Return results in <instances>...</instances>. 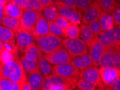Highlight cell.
<instances>
[{"label": "cell", "instance_id": "6da1fadb", "mask_svg": "<svg viewBox=\"0 0 120 90\" xmlns=\"http://www.w3.org/2000/svg\"><path fill=\"white\" fill-rule=\"evenodd\" d=\"M2 76L19 84L21 90L22 86L27 80L26 73L19 59L3 65Z\"/></svg>", "mask_w": 120, "mask_h": 90}, {"label": "cell", "instance_id": "7a4b0ae2", "mask_svg": "<svg viewBox=\"0 0 120 90\" xmlns=\"http://www.w3.org/2000/svg\"><path fill=\"white\" fill-rule=\"evenodd\" d=\"M78 79L66 78L57 74L45 78L42 90H71L75 89Z\"/></svg>", "mask_w": 120, "mask_h": 90}, {"label": "cell", "instance_id": "3957f363", "mask_svg": "<svg viewBox=\"0 0 120 90\" xmlns=\"http://www.w3.org/2000/svg\"><path fill=\"white\" fill-rule=\"evenodd\" d=\"M120 45L105 47L104 52L99 60L98 66L120 69Z\"/></svg>", "mask_w": 120, "mask_h": 90}, {"label": "cell", "instance_id": "277c9868", "mask_svg": "<svg viewBox=\"0 0 120 90\" xmlns=\"http://www.w3.org/2000/svg\"><path fill=\"white\" fill-rule=\"evenodd\" d=\"M35 40L40 50L45 54L51 53L62 47L61 42L63 38L51 33L39 37Z\"/></svg>", "mask_w": 120, "mask_h": 90}, {"label": "cell", "instance_id": "5b68a950", "mask_svg": "<svg viewBox=\"0 0 120 90\" xmlns=\"http://www.w3.org/2000/svg\"><path fill=\"white\" fill-rule=\"evenodd\" d=\"M61 46L68 52L72 59L88 54V47L84 41L79 38L72 39L65 38L63 39Z\"/></svg>", "mask_w": 120, "mask_h": 90}, {"label": "cell", "instance_id": "8992f818", "mask_svg": "<svg viewBox=\"0 0 120 90\" xmlns=\"http://www.w3.org/2000/svg\"><path fill=\"white\" fill-rule=\"evenodd\" d=\"M95 36L104 47L120 45V27H114L109 30L102 31Z\"/></svg>", "mask_w": 120, "mask_h": 90}, {"label": "cell", "instance_id": "52a82bcc", "mask_svg": "<svg viewBox=\"0 0 120 90\" xmlns=\"http://www.w3.org/2000/svg\"><path fill=\"white\" fill-rule=\"evenodd\" d=\"M43 15L41 12L24 9L20 18V27L32 34L36 23L39 18Z\"/></svg>", "mask_w": 120, "mask_h": 90}, {"label": "cell", "instance_id": "ba28073f", "mask_svg": "<svg viewBox=\"0 0 120 90\" xmlns=\"http://www.w3.org/2000/svg\"><path fill=\"white\" fill-rule=\"evenodd\" d=\"M59 15L67 19L70 23L80 24L82 19V15L79 12H74L62 2L57 1L54 2Z\"/></svg>", "mask_w": 120, "mask_h": 90}, {"label": "cell", "instance_id": "9c48e42d", "mask_svg": "<svg viewBox=\"0 0 120 90\" xmlns=\"http://www.w3.org/2000/svg\"><path fill=\"white\" fill-rule=\"evenodd\" d=\"M98 69L104 90H108L116 80L120 78V69L112 67H100Z\"/></svg>", "mask_w": 120, "mask_h": 90}, {"label": "cell", "instance_id": "30bf717a", "mask_svg": "<svg viewBox=\"0 0 120 90\" xmlns=\"http://www.w3.org/2000/svg\"><path fill=\"white\" fill-rule=\"evenodd\" d=\"M79 78L83 79L92 82L99 90H104L99 69L96 66H92L81 70Z\"/></svg>", "mask_w": 120, "mask_h": 90}, {"label": "cell", "instance_id": "8fae6325", "mask_svg": "<svg viewBox=\"0 0 120 90\" xmlns=\"http://www.w3.org/2000/svg\"><path fill=\"white\" fill-rule=\"evenodd\" d=\"M44 57L53 65L70 64L72 59L66 50L62 47L53 52L46 54Z\"/></svg>", "mask_w": 120, "mask_h": 90}, {"label": "cell", "instance_id": "7c38bea8", "mask_svg": "<svg viewBox=\"0 0 120 90\" xmlns=\"http://www.w3.org/2000/svg\"><path fill=\"white\" fill-rule=\"evenodd\" d=\"M55 74L66 78H79L80 70L71 64L54 65L53 67Z\"/></svg>", "mask_w": 120, "mask_h": 90}, {"label": "cell", "instance_id": "4fadbf2b", "mask_svg": "<svg viewBox=\"0 0 120 90\" xmlns=\"http://www.w3.org/2000/svg\"><path fill=\"white\" fill-rule=\"evenodd\" d=\"M87 47L88 49V50H89L88 55L95 64L96 67H98L99 60L104 52V47L95 36L90 44L87 45Z\"/></svg>", "mask_w": 120, "mask_h": 90}, {"label": "cell", "instance_id": "5bb4252c", "mask_svg": "<svg viewBox=\"0 0 120 90\" xmlns=\"http://www.w3.org/2000/svg\"><path fill=\"white\" fill-rule=\"evenodd\" d=\"M15 35L17 40V46L18 50L23 51L26 47L34 42V38L30 32L22 29L21 27L15 33Z\"/></svg>", "mask_w": 120, "mask_h": 90}, {"label": "cell", "instance_id": "9a60e30c", "mask_svg": "<svg viewBox=\"0 0 120 90\" xmlns=\"http://www.w3.org/2000/svg\"><path fill=\"white\" fill-rule=\"evenodd\" d=\"M102 12L98 2L96 0H94L90 7L83 14L81 19L82 22L83 24L88 25L94 20L99 18Z\"/></svg>", "mask_w": 120, "mask_h": 90}, {"label": "cell", "instance_id": "2e32d148", "mask_svg": "<svg viewBox=\"0 0 120 90\" xmlns=\"http://www.w3.org/2000/svg\"><path fill=\"white\" fill-rule=\"evenodd\" d=\"M17 47L15 48L4 44V47L0 50V63L2 65L18 59Z\"/></svg>", "mask_w": 120, "mask_h": 90}, {"label": "cell", "instance_id": "e0dca14e", "mask_svg": "<svg viewBox=\"0 0 120 90\" xmlns=\"http://www.w3.org/2000/svg\"><path fill=\"white\" fill-rule=\"evenodd\" d=\"M0 41L5 45L17 47L15 43V35L11 29L0 25Z\"/></svg>", "mask_w": 120, "mask_h": 90}, {"label": "cell", "instance_id": "ac0fdd59", "mask_svg": "<svg viewBox=\"0 0 120 90\" xmlns=\"http://www.w3.org/2000/svg\"><path fill=\"white\" fill-rule=\"evenodd\" d=\"M49 33L50 32L48 21L43 15L39 18L36 23L32 35L35 39L39 37L46 35Z\"/></svg>", "mask_w": 120, "mask_h": 90}, {"label": "cell", "instance_id": "d6986e66", "mask_svg": "<svg viewBox=\"0 0 120 90\" xmlns=\"http://www.w3.org/2000/svg\"><path fill=\"white\" fill-rule=\"evenodd\" d=\"M71 64L78 68L79 70H82L92 66H96L88 54L73 58L72 59Z\"/></svg>", "mask_w": 120, "mask_h": 90}, {"label": "cell", "instance_id": "ffe728a7", "mask_svg": "<svg viewBox=\"0 0 120 90\" xmlns=\"http://www.w3.org/2000/svg\"><path fill=\"white\" fill-rule=\"evenodd\" d=\"M27 80L30 83L32 90H42L45 77L39 71L29 74Z\"/></svg>", "mask_w": 120, "mask_h": 90}, {"label": "cell", "instance_id": "44dd1931", "mask_svg": "<svg viewBox=\"0 0 120 90\" xmlns=\"http://www.w3.org/2000/svg\"><path fill=\"white\" fill-rule=\"evenodd\" d=\"M19 60L22 65L23 70L26 74H29L30 73L40 71L38 64V60L27 58L24 56L22 57Z\"/></svg>", "mask_w": 120, "mask_h": 90}, {"label": "cell", "instance_id": "7402d4cb", "mask_svg": "<svg viewBox=\"0 0 120 90\" xmlns=\"http://www.w3.org/2000/svg\"><path fill=\"white\" fill-rule=\"evenodd\" d=\"M38 64L40 72L43 75L45 78L55 74L53 67H52V64L49 63L48 60L45 59L44 56L38 60Z\"/></svg>", "mask_w": 120, "mask_h": 90}, {"label": "cell", "instance_id": "603a6c76", "mask_svg": "<svg viewBox=\"0 0 120 90\" xmlns=\"http://www.w3.org/2000/svg\"><path fill=\"white\" fill-rule=\"evenodd\" d=\"M23 10H22L13 3L9 2L3 7V14L4 15L20 19L22 15Z\"/></svg>", "mask_w": 120, "mask_h": 90}, {"label": "cell", "instance_id": "cb8c5ba5", "mask_svg": "<svg viewBox=\"0 0 120 90\" xmlns=\"http://www.w3.org/2000/svg\"><path fill=\"white\" fill-rule=\"evenodd\" d=\"M24 56L27 58L38 60L42 57L43 52L40 50L35 43H33L28 46L23 51Z\"/></svg>", "mask_w": 120, "mask_h": 90}, {"label": "cell", "instance_id": "d4e9b609", "mask_svg": "<svg viewBox=\"0 0 120 90\" xmlns=\"http://www.w3.org/2000/svg\"><path fill=\"white\" fill-rule=\"evenodd\" d=\"M1 24L3 26L11 29L14 34L19 30L21 26L20 19L6 15L3 16Z\"/></svg>", "mask_w": 120, "mask_h": 90}, {"label": "cell", "instance_id": "484cf974", "mask_svg": "<svg viewBox=\"0 0 120 90\" xmlns=\"http://www.w3.org/2000/svg\"><path fill=\"white\" fill-rule=\"evenodd\" d=\"M98 19L100 23L102 31L109 30L115 27L113 18L109 13L102 12Z\"/></svg>", "mask_w": 120, "mask_h": 90}, {"label": "cell", "instance_id": "4316f807", "mask_svg": "<svg viewBox=\"0 0 120 90\" xmlns=\"http://www.w3.org/2000/svg\"><path fill=\"white\" fill-rule=\"evenodd\" d=\"M80 36L82 40L85 42L87 46L90 44L95 37V35L90 30L88 25L83 24L80 27Z\"/></svg>", "mask_w": 120, "mask_h": 90}, {"label": "cell", "instance_id": "83f0119b", "mask_svg": "<svg viewBox=\"0 0 120 90\" xmlns=\"http://www.w3.org/2000/svg\"><path fill=\"white\" fill-rule=\"evenodd\" d=\"M43 16L47 21H55L56 18L59 16L58 10L54 4H52L44 8Z\"/></svg>", "mask_w": 120, "mask_h": 90}, {"label": "cell", "instance_id": "f1b7e54d", "mask_svg": "<svg viewBox=\"0 0 120 90\" xmlns=\"http://www.w3.org/2000/svg\"><path fill=\"white\" fill-rule=\"evenodd\" d=\"M0 90H20L21 87L9 79L1 76L0 77Z\"/></svg>", "mask_w": 120, "mask_h": 90}, {"label": "cell", "instance_id": "f546056e", "mask_svg": "<svg viewBox=\"0 0 120 90\" xmlns=\"http://www.w3.org/2000/svg\"><path fill=\"white\" fill-rule=\"evenodd\" d=\"M64 34L66 38H72V39L79 38L80 36V27H79L78 24L71 23L70 25L65 30Z\"/></svg>", "mask_w": 120, "mask_h": 90}, {"label": "cell", "instance_id": "4dcf8cb0", "mask_svg": "<svg viewBox=\"0 0 120 90\" xmlns=\"http://www.w3.org/2000/svg\"><path fill=\"white\" fill-rule=\"evenodd\" d=\"M102 11L106 13L111 14L117 3L116 0H96Z\"/></svg>", "mask_w": 120, "mask_h": 90}, {"label": "cell", "instance_id": "1f68e13d", "mask_svg": "<svg viewBox=\"0 0 120 90\" xmlns=\"http://www.w3.org/2000/svg\"><path fill=\"white\" fill-rule=\"evenodd\" d=\"M50 32L61 38H66L64 32L60 27H59L54 21H48Z\"/></svg>", "mask_w": 120, "mask_h": 90}, {"label": "cell", "instance_id": "d6a6232c", "mask_svg": "<svg viewBox=\"0 0 120 90\" xmlns=\"http://www.w3.org/2000/svg\"><path fill=\"white\" fill-rule=\"evenodd\" d=\"M76 87L80 90H96V86L88 80L79 78L78 79Z\"/></svg>", "mask_w": 120, "mask_h": 90}, {"label": "cell", "instance_id": "836d02e7", "mask_svg": "<svg viewBox=\"0 0 120 90\" xmlns=\"http://www.w3.org/2000/svg\"><path fill=\"white\" fill-rule=\"evenodd\" d=\"M94 0H75L78 12L82 15L86 12Z\"/></svg>", "mask_w": 120, "mask_h": 90}, {"label": "cell", "instance_id": "e575fe53", "mask_svg": "<svg viewBox=\"0 0 120 90\" xmlns=\"http://www.w3.org/2000/svg\"><path fill=\"white\" fill-rule=\"evenodd\" d=\"M43 9L44 7L39 0H28V3L25 9L42 12Z\"/></svg>", "mask_w": 120, "mask_h": 90}, {"label": "cell", "instance_id": "d590c367", "mask_svg": "<svg viewBox=\"0 0 120 90\" xmlns=\"http://www.w3.org/2000/svg\"><path fill=\"white\" fill-rule=\"evenodd\" d=\"M114 22V25L115 27H120V4L117 3L115 8L111 12Z\"/></svg>", "mask_w": 120, "mask_h": 90}, {"label": "cell", "instance_id": "8d00e7d4", "mask_svg": "<svg viewBox=\"0 0 120 90\" xmlns=\"http://www.w3.org/2000/svg\"><path fill=\"white\" fill-rule=\"evenodd\" d=\"M88 25L90 27V30L92 31V32L95 35L102 31V29L101 25L98 18L94 20L93 21H92V22L89 24Z\"/></svg>", "mask_w": 120, "mask_h": 90}, {"label": "cell", "instance_id": "74e56055", "mask_svg": "<svg viewBox=\"0 0 120 90\" xmlns=\"http://www.w3.org/2000/svg\"><path fill=\"white\" fill-rule=\"evenodd\" d=\"M54 22L57 23V24L58 26L60 27L61 28L63 29L64 32L65 31V30L67 28V27H68L69 25H70V24L71 23L67 19H66V18L60 15L58 16V17L56 18V20Z\"/></svg>", "mask_w": 120, "mask_h": 90}, {"label": "cell", "instance_id": "f35d334b", "mask_svg": "<svg viewBox=\"0 0 120 90\" xmlns=\"http://www.w3.org/2000/svg\"><path fill=\"white\" fill-rule=\"evenodd\" d=\"M10 2L19 8L24 10L26 8L28 0H10Z\"/></svg>", "mask_w": 120, "mask_h": 90}, {"label": "cell", "instance_id": "ab89813d", "mask_svg": "<svg viewBox=\"0 0 120 90\" xmlns=\"http://www.w3.org/2000/svg\"><path fill=\"white\" fill-rule=\"evenodd\" d=\"M62 2L74 12H77V8L76 5L75 0H57Z\"/></svg>", "mask_w": 120, "mask_h": 90}, {"label": "cell", "instance_id": "60d3db41", "mask_svg": "<svg viewBox=\"0 0 120 90\" xmlns=\"http://www.w3.org/2000/svg\"><path fill=\"white\" fill-rule=\"evenodd\" d=\"M108 90H120V78L114 82Z\"/></svg>", "mask_w": 120, "mask_h": 90}, {"label": "cell", "instance_id": "b9f144b4", "mask_svg": "<svg viewBox=\"0 0 120 90\" xmlns=\"http://www.w3.org/2000/svg\"><path fill=\"white\" fill-rule=\"evenodd\" d=\"M39 1L44 8L53 4L52 0H39Z\"/></svg>", "mask_w": 120, "mask_h": 90}, {"label": "cell", "instance_id": "7bdbcfd3", "mask_svg": "<svg viewBox=\"0 0 120 90\" xmlns=\"http://www.w3.org/2000/svg\"><path fill=\"white\" fill-rule=\"evenodd\" d=\"M22 90H32V88L31 87L30 84L28 80H26L21 87Z\"/></svg>", "mask_w": 120, "mask_h": 90}, {"label": "cell", "instance_id": "ee69618b", "mask_svg": "<svg viewBox=\"0 0 120 90\" xmlns=\"http://www.w3.org/2000/svg\"><path fill=\"white\" fill-rule=\"evenodd\" d=\"M4 4L0 3V24L1 23L4 14H3V7H4Z\"/></svg>", "mask_w": 120, "mask_h": 90}, {"label": "cell", "instance_id": "f6af8a7d", "mask_svg": "<svg viewBox=\"0 0 120 90\" xmlns=\"http://www.w3.org/2000/svg\"><path fill=\"white\" fill-rule=\"evenodd\" d=\"M10 2V0H0V3L3 4H6L7 3H8V2Z\"/></svg>", "mask_w": 120, "mask_h": 90}, {"label": "cell", "instance_id": "bcb514c9", "mask_svg": "<svg viewBox=\"0 0 120 90\" xmlns=\"http://www.w3.org/2000/svg\"><path fill=\"white\" fill-rule=\"evenodd\" d=\"M2 68L3 65L0 63V77L2 76Z\"/></svg>", "mask_w": 120, "mask_h": 90}, {"label": "cell", "instance_id": "7dc6e473", "mask_svg": "<svg viewBox=\"0 0 120 90\" xmlns=\"http://www.w3.org/2000/svg\"><path fill=\"white\" fill-rule=\"evenodd\" d=\"M4 47V43L0 41V50L3 48V47Z\"/></svg>", "mask_w": 120, "mask_h": 90}]
</instances>
